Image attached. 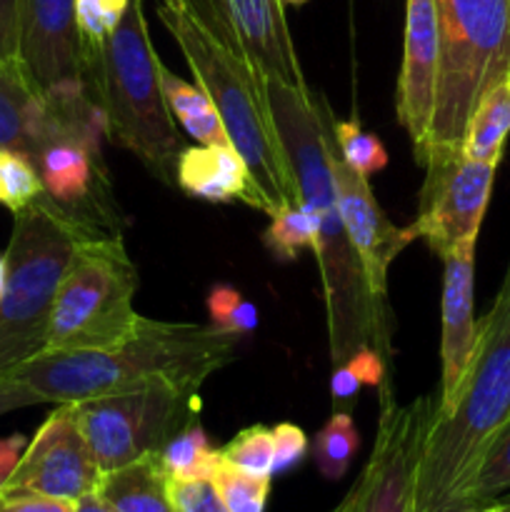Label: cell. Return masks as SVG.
I'll use <instances>...</instances> for the list:
<instances>
[{
  "mask_svg": "<svg viewBox=\"0 0 510 512\" xmlns=\"http://www.w3.org/2000/svg\"><path fill=\"white\" fill-rule=\"evenodd\" d=\"M268 100L298 198L310 210L318 230L315 260L323 283L333 365H343L360 348H375L390 363L393 318L388 305L378 303L370 293L363 265L345 230L335 198L328 148L310 100V88L298 90L293 85L268 80Z\"/></svg>",
  "mask_w": 510,
  "mask_h": 512,
  "instance_id": "6da1fadb",
  "label": "cell"
},
{
  "mask_svg": "<svg viewBox=\"0 0 510 512\" xmlns=\"http://www.w3.org/2000/svg\"><path fill=\"white\" fill-rule=\"evenodd\" d=\"M238 335L215 325L140 320L128 338L105 348L43 350L13 368L45 403L65 405L150 383L200 390L235 358Z\"/></svg>",
  "mask_w": 510,
  "mask_h": 512,
  "instance_id": "7a4b0ae2",
  "label": "cell"
},
{
  "mask_svg": "<svg viewBox=\"0 0 510 512\" xmlns=\"http://www.w3.org/2000/svg\"><path fill=\"white\" fill-rule=\"evenodd\" d=\"M510 418V283L478 323L473 355L450 403L435 405L418 463V512H463L485 448Z\"/></svg>",
  "mask_w": 510,
  "mask_h": 512,
  "instance_id": "3957f363",
  "label": "cell"
},
{
  "mask_svg": "<svg viewBox=\"0 0 510 512\" xmlns=\"http://www.w3.org/2000/svg\"><path fill=\"white\" fill-rule=\"evenodd\" d=\"M158 15L178 43L195 83L215 105L230 145L248 168L253 188L250 208L273 218L278 210L298 203V190L278 140L263 75L190 0L185 8L160 3Z\"/></svg>",
  "mask_w": 510,
  "mask_h": 512,
  "instance_id": "277c9868",
  "label": "cell"
},
{
  "mask_svg": "<svg viewBox=\"0 0 510 512\" xmlns=\"http://www.w3.org/2000/svg\"><path fill=\"white\" fill-rule=\"evenodd\" d=\"M158 65L143 3L130 0L118 28L85 63V83L103 110L105 133L160 180H170L185 140L165 103Z\"/></svg>",
  "mask_w": 510,
  "mask_h": 512,
  "instance_id": "5b68a950",
  "label": "cell"
},
{
  "mask_svg": "<svg viewBox=\"0 0 510 512\" xmlns=\"http://www.w3.org/2000/svg\"><path fill=\"white\" fill-rule=\"evenodd\" d=\"M103 233L118 230L95 228L48 195L15 213L0 295V373L43 353L55 290L83 240Z\"/></svg>",
  "mask_w": 510,
  "mask_h": 512,
  "instance_id": "8992f818",
  "label": "cell"
},
{
  "mask_svg": "<svg viewBox=\"0 0 510 512\" xmlns=\"http://www.w3.org/2000/svg\"><path fill=\"white\" fill-rule=\"evenodd\" d=\"M435 8L440 73L428 158L460 150L480 95L510 73V0H435Z\"/></svg>",
  "mask_w": 510,
  "mask_h": 512,
  "instance_id": "52a82bcc",
  "label": "cell"
},
{
  "mask_svg": "<svg viewBox=\"0 0 510 512\" xmlns=\"http://www.w3.org/2000/svg\"><path fill=\"white\" fill-rule=\"evenodd\" d=\"M135 288L138 275L123 238H85L55 290L45 350L105 348L128 338L143 320L133 308Z\"/></svg>",
  "mask_w": 510,
  "mask_h": 512,
  "instance_id": "ba28073f",
  "label": "cell"
},
{
  "mask_svg": "<svg viewBox=\"0 0 510 512\" xmlns=\"http://www.w3.org/2000/svg\"><path fill=\"white\" fill-rule=\"evenodd\" d=\"M200 390L150 383L73 403L100 473L160 453L185 425L198 420Z\"/></svg>",
  "mask_w": 510,
  "mask_h": 512,
  "instance_id": "9c48e42d",
  "label": "cell"
},
{
  "mask_svg": "<svg viewBox=\"0 0 510 512\" xmlns=\"http://www.w3.org/2000/svg\"><path fill=\"white\" fill-rule=\"evenodd\" d=\"M378 433L368 463L330 512H418V463L438 398L423 395L398 403L390 375L380 385Z\"/></svg>",
  "mask_w": 510,
  "mask_h": 512,
  "instance_id": "30bf717a",
  "label": "cell"
},
{
  "mask_svg": "<svg viewBox=\"0 0 510 512\" xmlns=\"http://www.w3.org/2000/svg\"><path fill=\"white\" fill-rule=\"evenodd\" d=\"M498 165L465 158L463 150H438L425 163L418 218L410 228L445 258L465 240H478Z\"/></svg>",
  "mask_w": 510,
  "mask_h": 512,
  "instance_id": "8fae6325",
  "label": "cell"
},
{
  "mask_svg": "<svg viewBox=\"0 0 510 512\" xmlns=\"http://www.w3.org/2000/svg\"><path fill=\"white\" fill-rule=\"evenodd\" d=\"M310 100H313L315 115L323 128L325 148H328L330 170H333V183H335V198H338L340 215H343L345 230L353 243L355 253H358L360 265H363L365 280L378 303H385L388 295V270L390 263L413 243L418 235L410 228H395L383 213L380 203L375 200L373 188L363 175L355 173L340 155L338 143H335V115L330 110L328 100L323 93L310 88Z\"/></svg>",
  "mask_w": 510,
  "mask_h": 512,
  "instance_id": "7c38bea8",
  "label": "cell"
},
{
  "mask_svg": "<svg viewBox=\"0 0 510 512\" xmlns=\"http://www.w3.org/2000/svg\"><path fill=\"white\" fill-rule=\"evenodd\" d=\"M100 468L75 418L73 403L58 405L25 445L0 493H33L78 503L95 493Z\"/></svg>",
  "mask_w": 510,
  "mask_h": 512,
  "instance_id": "4fadbf2b",
  "label": "cell"
},
{
  "mask_svg": "<svg viewBox=\"0 0 510 512\" xmlns=\"http://www.w3.org/2000/svg\"><path fill=\"white\" fill-rule=\"evenodd\" d=\"M268 80L308 90L280 0H190Z\"/></svg>",
  "mask_w": 510,
  "mask_h": 512,
  "instance_id": "5bb4252c",
  "label": "cell"
},
{
  "mask_svg": "<svg viewBox=\"0 0 510 512\" xmlns=\"http://www.w3.org/2000/svg\"><path fill=\"white\" fill-rule=\"evenodd\" d=\"M440 73V23L435 0L405 3L403 65L395 85V115L413 143L415 163L425 165Z\"/></svg>",
  "mask_w": 510,
  "mask_h": 512,
  "instance_id": "9a60e30c",
  "label": "cell"
},
{
  "mask_svg": "<svg viewBox=\"0 0 510 512\" xmlns=\"http://www.w3.org/2000/svg\"><path fill=\"white\" fill-rule=\"evenodd\" d=\"M18 60L38 95L85 83L75 0H20Z\"/></svg>",
  "mask_w": 510,
  "mask_h": 512,
  "instance_id": "2e32d148",
  "label": "cell"
},
{
  "mask_svg": "<svg viewBox=\"0 0 510 512\" xmlns=\"http://www.w3.org/2000/svg\"><path fill=\"white\" fill-rule=\"evenodd\" d=\"M475 243L478 240H465L443 258V338H440L443 375H440L438 405L450 403L458 390L478 338V323L473 313Z\"/></svg>",
  "mask_w": 510,
  "mask_h": 512,
  "instance_id": "e0dca14e",
  "label": "cell"
},
{
  "mask_svg": "<svg viewBox=\"0 0 510 512\" xmlns=\"http://www.w3.org/2000/svg\"><path fill=\"white\" fill-rule=\"evenodd\" d=\"M60 140L70 138L43 95L35 93L23 70L0 65V150H13L35 163Z\"/></svg>",
  "mask_w": 510,
  "mask_h": 512,
  "instance_id": "ac0fdd59",
  "label": "cell"
},
{
  "mask_svg": "<svg viewBox=\"0 0 510 512\" xmlns=\"http://www.w3.org/2000/svg\"><path fill=\"white\" fill-rule=\"evenodd\" d=\"M175 185L208 203L250 205L253 200L248 168L230 145H185L175 163Z\"/></svg>",
  "mask_w": 510,
  "mask_h": 512,
  "instance_id": "d6986e66",
  "label": "cell"
},
{
  "mask_svg": "<svg viewBox=\"0 0 510 512\" xmlns=\"http://www.w3.org/2000/svg\"><path fill=\"white\" fill-rule=\"evenodd\" d=\"M95 495L115 512H178L170 498V478L160 463V453L100 473Z\"/></svg>",
  "mask_w": 510,
  "mask_h": 512,
  "instance_id": "ffe728a7",
  "label": "cell"
},
{
  "mask_svg": "<svg viewBox=\"0 0 510 512\" xmlns=\"http://www.w3.org/2000/svg\"><path fill=\"white\" fill-rule=\"evenodd\" d=\"M510 135V73L490 85L475 103L468 123H465L463 150L465 158L483 160L498 165L503 158L505 140Z\"/></svg>",
  "mask_w": 510,
  "mask_h": 512,
  "instance_id": "44dd1931",
  "label": "cell"
},
{
  "mask_svg": "<svg viewBox=\"0 0 510 512\" xmlns=\"http://www.w3.org/2000/svg\"><path fill=\"white\" fill-rule=\"evenodd\" d=\"M158 73L165 103H168L175 123L198 145H230L228 133H225L223 123H220L218 113H215V105L210 103L205 90L200 85L185 83L183 78L170 73L163 63L158 65Z\"/></svg>",
  "mask_w": 510,
  "mask_h": 512,
  "instance_id": "7402d4cb",
  "label": "cell"
},
{
  "mask_svg": "<svg viewBox=\"0 0 510 512\" xmlns=\"http://www.w3.org/2000/svg\"><path fill=\"white\" fill-rule=\"evenodd\" d=\"M160 463L170 480H180V483L210 480L220 463V450L210 445L203 425L193 420L160 450Z\"/></svg>",
  "mask_w": 510,
  "mask_h": 512,
  "instance_id": "603a6c76",
  "label": "cell"
},
{
  "mask_svg": "<svg viewBox=\"0 0 510 512\" xmlns=\"http://www.w3.org/2000/svg\"><path fill=\"white\" fill-rule=\"evenodd\" d=\"M510 490V418L485 448L465 493V510L490 505ZM463 510V512H465Z\"/></svg>",
  "mask_w": 510,
  "mask_h": 512,
  "instance_id": "cb8c5ba5",
  "label": "cell"
},
{
  "mask_svg": "<svg viewBox=\"0 0 510 512\" xmlns=\"http://www.w3.org/2000/svg\"><path fill=\"white\" fill-rule=\"evenodd\" d=\"M263 243L270 250V255L275 260H280V263H293L305 250L315 253L318 230H315V220L310 215V210L300 200L288 205V208L278 210L270 218L268 230L263 235Z\"/></svg>",
  "mask_w": 510,
  "mask_h": 512,
  "instance_id": "d4e9b609",
  "label": "cell"
},
{
  "mask_svg": "<svg viewBox=\"0 0 510 512\" xmlns=\"http://www.w3.org/2000/svg\"><path fill=\"white\" fill-rule=\"evenodd\" d=\"M358 430L345 410H333L328 423L318 430L313 443L315 468L325 480H340L348 473L355 453H358Z\"/></svg>",
  "mask_w": 510,
  "mask_h": 512,
  "instance_id": "484cf974",
  "label": "cell"
},
{
  "mask_svg": "<svg viewBox=\"0 0 510 512\" xmlns=\"http://www.w3.org/2000/svg\"><path fill=\"white\" fill-rule=\"evenodd\" d=\"M43 195V180L33 160L13 150H0V205L15 215Z\"/></svg>",
  "mask_w": 510,
  "mask_h": 512,
  "instance_id": "4316f807",
  "label": "cell"
},
{
  "mask_svg": "<svg viewBox=\"0 0 510 512\" xmlns=\"http://www.w3.org/2000/svg\"><path fill=\"white\" fill-rule=\"evenodd\" d=\"M270 480L273 478H255V475L243 473V470L225 463L223 455H220V463L215 468L213 478H210V485H213L228 512H265Z\"/></svg>",
  "mask_w": 510,
  "mask_h": 512,
  "instance_id": "83f0119b",
  "label": "cell"
},
{
  "mask_svg": "<svg viewBox=\"0 0 510 512\" xmlns=\"http://www.w3.org/2000/svg\"><path fill=\"white\" fill-rule=\"evenodd\" d=\"M333 130L335 143H338L343 160L355 170V173L363 175L365 180H368L370 175L380 173V170L388 165V150L380 143L378 135L360 128V123L355 118L335 120Z\"/></svg>",
  "mask_w": 510,
  "mask_h": 512,
  "instance_id": "f1b7e54d",
  "label": "cell"
},
{
  "mask_svg": "<svg viewBox=\"0 0 510 512\" xmlns=\"http://www.w3.org/2000/svg\"><path fill=\"white\" fill-rule=\"evenodd\" d=\"M225 463L255 478H273V428L250 425L240 430L223 450Z\"/></svg>",
  "mask_w": 510,
  "mask_h": 512,
  "instance_id": "f546056e",
  "label": "cell"
},
{
  "mask_svg": "<svg viewBox=\"0 0 510 512\" xmlns=\"http://www.w3.org/2000/svg\"><path fill=\"white\" fill-rule=\"evenodd\" d=\"M128 5L130 0H75V25L85 50V63L118 28Z\"/></svg>",
  "mask_w": 510,
  "mask_h": 512,
  "instance_id": "4dcf8cb0",
  "label": "cell"
},
{
  "mask_svg": "<svg viewBox=\"0 0 510 512\" xmlns=\"http://www.w3.org/2000/svg\"><path fill=\"white\" fill-rule=\"evenodd\" d=\"M205 305H208L210 325L225 330V333L238 335V338L253 333L260 325L258 308L250 300H245L243 293L235 290L233 285H213Z\"/></svg>",
  "mask_w": 510,
  "mask_h": 512,
  "instance_id": "1f68e13d",
  "label": "cell"
},
{
  "mask_svg": "<svg viewBox=\"0 0 510 512\" xmlns=\"http://www.w3.org/2000/svg\"><path fill=\"white\" fill-rule=\"evenodd\" d=\"M308 455V438L293 423H280L273 428V475H285L298 468Z\"/></svg>",
  "mask_w": 510,
  "mask_h": 512,
  "instance_id": "d6a6232c",
  "label": "cell"
},
{
  "mask_svg": "<svg viewBox=\"0 0 510 512\" xmlns=\"http://www.w3.org/2000/svg\"><path fill=\"white\" fill-rule=\"evenodd\" d=\"M170 498L178 512H228L210 480H193V483L170 480Z\"/></svg>",
  "mask_w": 510,
  "mask_h": 512,
  "instance_id": "836d02e7",
  "label": "cell"
},
{
  "mask_svg": "<svg viewBox=\"0 0 510 512\" xmlns=\"http://www.w3.org/2000/svg\"><path fill=\"white\" fill-rule=\"evenodd\" d=\"M20 0H0V65L20 68Z\"/></svg>",
  "mask_w": 510,
  "mask_h": 512,
  "instance_id": "e575fe53",
  "label": "cell"
},
{
  "mask_svg": "<svg viewBox=\"0 0 510 512\" xmlns=\"http://www.w3.org/2000/svg\"><path fill=\"white\" fill-rule=\"evenodd\" d=\"M0 512H75V503L33 493H0Z\"/></svg>",
  "mask_w": 510,
  "mask_h": 512,
  "instance_id": "d590c367",
  "label": "cell"
},
{
  "mask_svg": "<svg viewBox=\"0 0 510 512\" xmlns=\"http://www.w3.org/2000/svg\"><path fill=\"white\" fill-rule=\"evenodd\" d=\"M45 400L40 398L35 390H30L28 385L20 383L13 375V370L8 373H0V415L13 413L20 408H33V405H43Z\"/></svg>",
  "mask_w": 510,
  "mask_h": 512,
  "instance_id": "8d00e7d4",
  "label": "cell"
},
{
  "mask_svg": "<svg viewBox=\"0 0 510 512\" xmlns=\"http://www.w3.org/2000/svg\"><path fill=\"white\" fill-rule=\"evenodd\" d=\"M360 388H363V383L350 373L348 365H335L333 378H330V395H333L335 410H345V413H350L355 400H358Z\"/></svg>",
  "mask_w": 510,
  "mask_h": 512,
  "instance_id": "74e56055",
  "label": "cell"
},
{
  "mask_svg": "<svg viewBox=\"0 0 510 512\" xmlns=\"http://www.w3.org/2000/svg\"><path fill=\"white\" fill-rule=\"evenodd\" d=\"M25 445H28V440H25V435L20 433L8 435V438H0V485H3L5 480H8V475L13 473L20 455H23Z\"/></svg>",
  "mask_w": 510,
  "mask_h": 512,
  "instance_id": "f35d334b",
  "label": "cell"
},
{
  "mask_svg": "<svg viewBox=\"0 0 510 512\" xmlns=\"http://www.w3.org/2000/svg\"><path fill=\"white\" fill-rule=\"evenodd\" d=\"M75 512H115V510H110L108 505H105L103 500L98 498V495L90 493V495H85V498H80L78 503H75Z\"/></svg>",
  "mask_w": 510,
  "mask_h": 512,
  "instance_id": "ab89813d",
  "label": "cell"
},
{
  "mask_svg": "<svg viewBox=\"0 0 510 512\" xmlns=\"http://www.w3.org/2000/svg\"><path fill=\"white\" fill-rule=\"evenodd\" d=\"M5 278H8V260H5V253H0V295L5 290Z\"/></svg>",
  "mask_w": 510,
  "mask_h": 512,
  "instance_id": "60d3db41",
  "label": "cell"
},
{
  "mask_svg": "<svg viewBox=\"0 0 510 512\" xmlns=\"http://www.w3.org/2000/svg\"><path fill=\"white\" fill-rule=\"evenodd\" d=\"M465 512H505L503 510V503H490V505H480V508H473V510H465Z\"/></svg>",
  "mask_w": 510,
  "mask_h": 512,
  "instance_id": "b9f144b4",
  "label": "cell"
},
{
  "mask_svg": "<svg viewBox=\"0 0 510 512\" xmlns=\"http://www.w3.org/2000/svg\"><path fill=\"white\" fill-rule=\"evenodd\" d=\"M163 5H168V8H185L188 5V0H160Z\"/></svg>",
  "mask_w": 510,
  "mask_h": 512,
  "instance_id": "7bdbcfd3",
  "label": "cell"
},
{
  "mask_svg": "<svg viewBox=\"0 0 510 512\" xmlns=\"http://www.w3.org/2000/svg\"><path fill=\"white\" fill-rule=\"evenodd\" d=\"M280 3H283V5H303V3H308V0H280Z\"/></svg>",
  "mask_w": 510,
  "mask_h": 512,
  "instance_id": "ee69618b",
  "label": "cell"
},
{
  "mask_svg": "<svg viewBox=\"0 0 510 512\" xmlns=\"http://www.w3.org/2000/svg\"><path fill=\"white\" fill-rule=\"evenodd\" d=\"M503 510L510 512V500H508V503H503Z\"/></svg>",
  "mask_w": 510,
  "mask_h": 512,
  "instance_id": "f6af8a7d",
  "label": "cell"
},
{
  "mask_svg": "<svg viewBox=\"0 0 510 512\" xmlns=\"http://www.w3.org/2000/svg\"><path fill=\"white\" fill-rule=\"evenodd\" d=\"M505 283H510V270H508V278H505Z\"/></svg>",
  "mask_w": 510,
  "mask_h": 512,
  "instance_id": "bcb514c9",
  "label": "cell"
}]
</instances>
